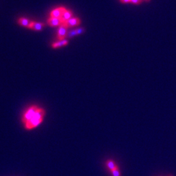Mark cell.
Wrapping results in <instances>:
<instances>
[{"label":"cell","mask_w":176,"mask_h":176,"mask_svg":"<svg viewBox=\"0 0 176 176\" xmlns=\"http://www.w3.org/2000/svg\"><path fill=\"white\" fill-rule=\"evenodd\" d=\"M45 114V111L42 108H38L34 116L25 123L26 128L27 129H32L33 128H35L36 127L41 123Z\"/></svg>","instance_id":"1"},{"label":"cell","mask_w":176,"mask_h":176,"mask_svg":"<svg viewBox=\"0 0 176 176\" xmlns=\"http://www.w3.org/2000/svg\"><path fill=\"white\" fill-rule=\"evenodd\" d=\"M47 23L51 27H55L57 26H61L63 24V22L61 18H48L47 20Z\"/></svg>","instance_id":"5"},{"label":"cell","mask_w":176,"mask_h":176,"mask_svg":"<svg viewBox=\"0 0 176 176\" xmlns=\"http://www.w3.org/2000/svg\"><path fill=\"white\" fill-rule=\"evenodd\" d=\"M38 108L36 106H31L30 108H29L25 113H24L22 117V121L24 123H26L28 121H29L31 118V117L34 116V114H35V112H37Z\"/></svg>","instance_id":"2"},{"label":"cell","mask_w":176,"mask_h":176,"mask_svg":"<svg viewBox=\"0 0 176 176\" xmlns=\"http://www.w3.org/2000/svg\"><path fill=\"white\" fill-rule=\"evenodd\" d=\"M144 1H145V2H149L150 0H144Z\"/></svg>","instance_id":"17"},{"label":"cell","mask_w":176,"mask_h":176,"mask_svg":"<svg viewBox=\"0 0 176 176\" xmlns=\"http://www.w3.org/2000/svg\"><path fill=\"white\" fill-rule=\"evenodd\" d=\"M142 2V0H130V2L134 4H140Z\"/></svg>","instance_id":"15"},{"label":"cell","mask_w":176,"mask_h":176,"mask_svg":"<svg viewBox=\"0 0 176 176\" xmlns=\"http://www.w3.org/2000/svg\"><path fill=\"white\" fill-rule=\"evenodd\" d=\"M65 10L66 9L64 7H58L57 9H53L50 13V17L61 18L63 12H64Z\"/></svg>","instance_id":"4"},{"label":"cell","mask_w":176,"mask_h":176,"mask_svg":"<svg viewBox=\"0 0 176 176\" xmlns=\"http://www.w3.org/2000/svg\"><path fill=\"white\" fill-rule=\"evenodd\" d=\"M63 24H64L67 28L74 27V26L79 25V24H80V19L78 18H71V19H69L68 20L66 21Z\"/></svg>","instance_id":"6"},{"label":"cell","mask_w":176,"mask_h":176,"mask_svg":"<svg viewBox=\"0 0 176 176\" xmlns=\"http://www.w3.org/2000/svg\"><path fill=\"white\" fill-rule=\"evenodd\" d=\"M67 44H68V41L66 40V39H63V40H61V41H60L58 42L53 43L52 47L53 48H57L61 47L63 46H66V45H67Z\"/></svg>","instance_id":"10"},{"label":"cell","mask_w":176,"mask_h":176,"mask_svg":"<svg viewBox=\"0 0 176 176\" xmlns=\"http://www.w3.org/2000/svg\"><path fill=\"white\" fill-rule=\"evenodd\" d=\"M67 28H68L64 24H62L60 26V28H59V29L57 31V38L60 41L63 40V39H65V37H67Z\"/></svg>","instance_id":"3"},{"label":"cell","mask_w":176,"mask_h":176,"mask_svg":"<svg viewBox=\"0 0 176 176\" xmlns=\"http://www.w3.org/2000/svg\"><path fill=\"white\" fill-rule=\"evenodd\" d=\"M120 1L121 3H124L130 2V0H120Z\"/></svg>","instance_id":"16"},{"label":"cell","mask_w":176,"mask_h":176,"mask_svg":"<svg viewBox=\"0 0 176 176\" xmlns=\"http://www.w3.org/2000/svg\"><path fill=\"white\" fill-rule=\"evenodd\" d=\"M72 16V13L71 11H68V10H65V11L63 12L62 16L61 17V20L63 22V24L66 21L68 20L71 19Z\"/></svg>","instance_id":"9"},{"label":"cell","mask_w":176,"mask_h":176,"mask_svg":"<svg viewBox=\"0 0 176 176\" xmlns=\"http://www.w3.org/2000/svg\"><path fill=\"white\" fill-rule=\"evenodd\" d=\"M106 165L108 166V169L110 170V171H112L113 170H114L116 168H117V166H116L115 163H114V161H112V160H108V162L106 163Z\"/></svg>","instance_id":"11"},{"label":"cell","mask_w":176,"mask_h":176,"mask_svg":"<svg viewBox=\"0 0 176 176\" xmlns=\"http://www.w3.org/2000/svg\"><path fill=\"white\" fill-rule=\"evenodd\" d=\"M44 27H45V24L32 21L30 29H33V30H35V31H41L42 30Z\"/></svg>","instance_id":"8"},{"label":"cell","mask_w":176,"mask_h":176,"mask_svg":"<svg viewBox=\"0 0 176 176\" xmlns=\"http://www.w3.org/2000/svg\"><path fill=\"white\" fill-rule=\"evenodd\" d=\"M76 34L77 35H80L82 33L84 32V28H78L76 29Z\"/></svg>","instance_id":"14"},{"label":"cell","mask_w":176,"mask_h":176,"mask_svg":"<svg viewBox=\"0 0 176 176\" xmlns=\"http://www.w3.org/2000/svg\"><path fill=\"white\" fill-rule=\"evenodd\" d=\"M112 175L113 176H120V172H119V170L118 169V168H116L114 170H113L112 171H111Z\"/></svg>","instance_id":"13"},{"label":"cell","mask_w":176,"mask_h":176,"mask_svg":"<svg viewBox=\"0 0 176 176\" xmlns=\"http://www.w3.org/2000/svg\"><path fill=\"white\" fill-rule=\"evenodd\" d=\"M32 21L29 20L25 18H20L18 20V23L21 25L22 26H24L25 28H30L31 24Z\"/></svg>","instance_id":"7"},{"label":"cell","mask_w":176,"mask_h":176,"mask_svg":"<svg viewBox=\"0 0 176 176\" xmlns=\"http://www.w3.org/2000/svg\"><path fill=\"white\" fill-rule=\"evenodd\" d=\"M76 35H77V34H76V29H74V30H72V31L68 32L67 34V37H68V38H72V37H73Z\"/></svg>","instance_id":"12"}]
</instances>
